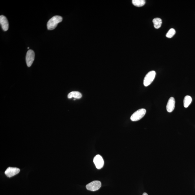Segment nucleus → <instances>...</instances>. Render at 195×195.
<instances>
[{
    "label": "nucleus",
    "mask_w": 195,
    "mask_h": 195,
    "mask_svg": "<svg viewBox=\"0 0 195 195\" xmlns=\"http://www.w3.org/2000/svg\"><path fill=\"white\" fill-rule=\"evenodd\" d=\"M156 76V72L154 71H151L147 74L144 80V86H148L154 81Z\"/></svg>",
    "instance_id": "nucleus-3"
},
{
    "label": "nucleus",
    "mask_w": 195,
    "mask_h": 195,
    "mask_svg": "<svg viewBox=\"0 0 195 195\" xmlns=\"http://www.w3.org/2000/svg\"><path fill=\"white\" fill-rule=\"evenodd\" d=\"M101 187V183L100 181H94L87 184L86 186L87 190L91 191H95L98 190Z\"/></svg>",
    "instance_id": "nucleus-4"
},
{
    "label": "nucleus",
    "mask_w": 195,
    "mask_h": 195,
    "mask_svg": "<svg viewBox=\"0 0 195 195\" xmlns=\"http://www.w3.org/2000/svg\"><path fill=\"white\" fill-rule=\"evenodd\" d=\"M132 2L134 5L137 7H141L145 4V1L144 0H133Z\"/></svg>",
    "instance_id": "nucleus-13"
},
{
    "label": "nucleus",
    "mask_w": 195,
    "mask_h": 195,
    "mask_svg": "<svg viewBox=\"0 0 195 195\" xmlns=\"http://www.w3.org/2000/svg\"><path fill=\"white\" fill-rule=\"evenodd\" d=\"M175 100L174 97H171L169 100L166 105V110L168 113H171L175 108Z\"/></svg>",
    "instance_id": "nucleus-9"
},
{
    "label": "nucleus",
    "mask_w": 195,
    "mask_h": 195,
    "mask_svg": "<svg viewBox=\"0 0 195 195\" xmlns=\"http://www.w3.org/2000/svg\"><path fill=\"white\" fill-rule=\"evenodd\" d=\"M35 53L32 50H29L27 51L26 56V62L27 66L30 67L34 60Z\"/></svg>",
    "instance_id": "nucleus-5"
},
{
    "label": "nucleus",
    "mask_w": 195,
    "mask_h": 195,
    "mask_svg": "<svg viewBox=\"0 0 195 195\" xmlns=\"http://www.w3.org/2000/svg\"><path fill=\"white\" fill-rule=\"evenodd\" d=\"M0 23L2 29L4 31H7L9 28V23L8 20L6 16L3 15H1L0 16Z\"/></svg>",
    "instance_id": "nucleus-8"
},
{
    "label": "nucleus",
    "mask_w": 195,
    "mask_h": 195,
    "mask_svg": "<svg viewBox=\"0 0 195 195\" xmlns=\"http://www.w3.org/2000/svg\"><path fill=\"white\" fill-rule=\"evenodd\" d=\"M28 49H29V47H28Z\"/></svg>",
    "instance_id": "nucleus-16"
},
{
    "label": "nucleus",
    "mask_w": 195,
    "mask_h": 195,
    "mask_svg": "<svg viewBox=\"0 0 195 195\" xmlns=\"http://www.w3.org/2000/svg\"><path fill=\"white\" fill-rule=\"evenodd\" d=\"M153 23H154V27L156 29H159L161 27L162 24V19L159 18H156L153 19Z\"/></svg>",
    "instance_id": "nucleus-12"
},
{
    "label": "nucleus",
    "mask_w": 195,
    "mask_h": 195,
    "mask_svg": "<svg viewBox=\"0 0 195 195\" xmlns=\"http://www.w3.org/2000/svg\"><path fill=\"white\" fill-rule=\"evenodd\" d=\"M93 162L98 169H100L104 166V159L100 155H97L94 157Z\"/></svg>",
    "instance_id": "nucleus-6"
},
{
    "label": "nucleus",
    "mask_w": 195,
    "mask_h": 195,
    "mask_svg": "<svg viewBox=\"0 0 195 195\" xmlns=\"http://www.w3.org/2000/svg\"><path fill=\"white\" fill-rule=\"evenodd\" d=\"M175 33H176V31L174 29L172 28L169 30L166 35V36L168 38H171L174 36Z\"/></svg>",
    "instance_id": "nucleus-14"
},
{
    "label": "nucleus",
    "mask_w": 195,
    "mask_h": 195,
    "mask_svg": "<svg viewBox=\"0 0 195 195\" xmlns=\"http://www.w3.org/2000/svg\"><path fill=\"white\" fill-rule=\"evenodd\" d=\"M63 20V18L60 16H55L50 19L47 23V29L53 30L56 27L58 24Z\"/></svg>",
    "instance_id": "nucleus-1"
},
{
    "label": "nucleus",
    "mask_w": 195,
    "mask_h": 195,
    "mask_svg": "<svg viewBox=\"0 0 195 195\" xmlns=\"http://www.w3.org/2000/svg\"><path fill=\"white\" fill-rule=\"evenodd\" d=\"M82 94L79 92L76 91H72L69 94V95H68V98L69 99L73 98L75 99H79L82 98Z\"/></svg>",
    "instance_id": "nucleus-10"
},
{
    "label": "nucleus",
    "mask_w": 195,
    "mask_h": 195,
    "mask_svg": "<svg viewBox=\"0 0 195 195\" xmlns=\"http://www.w3.org/2000/svg\"><path fill=\"white\" fill-rule=\"evenodd\" d=\"M145 109H139L134 113L131 117V119L133 122H136L143 118L146 113Z\"/></svg>",
    "instance_id": "nucleus-2"
},
{
    "label": "nucleus",
    "mask_w": 195,
    "mask_h": 195,
    "mask_svg": "<svg viewBox=\"0 0 195 195\" xmlns=\"http://www.w3.org/2000/svg\"><path fill=\"white\" fill-rule=\"evenodd\" d=\"M143 195H148L147 193H143Z\"/></svg>",
    "instance_id": "nucleus-15"
},
{
    "label": "nucleus",
    "mask_w": 195,
    "mask_h": 195,
    "mask_svg": "<svg viewBox=\"0 0 195 195\" xmlns=\"http://www.w3.org/2000/svg\"><path fill=\"white\" fill-rule=\"evenodd\" d=\"M20 171V169L16 167H9L7 169L5 172L6 176L11 177L15 176Z\"/></svg>",
    "instance_id": "nucleus-7"
},
{
    "label": "nucleus",
    "mask_w": 195,
    "mask_h": 195,
    "mask_svg": "<svg viewBox=\"0 0 195 195\" xmlns=\"http://www.w3.org/2000/svg\"><path fill=\"white\" fill-rule=\"evenodd\" d=\"M192 98L189 95L186 96L184 100V106L185 108H187L191 104Z\"/></svg>",
    "instance_id": "nucleus-11"
}]
</instances>
